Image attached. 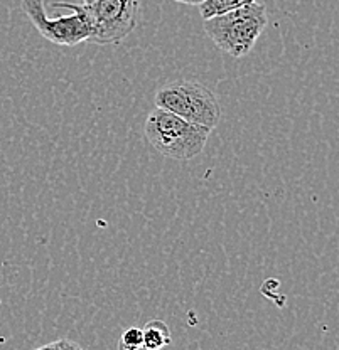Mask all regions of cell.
Segmentation results:
<instances>
[{"mask_svg":"<svg viewBox=\"0 0 339 350\" xmlns=\"http://www.w3.org/2000/svg\"><path fill=\"white\" fill-rule=\"evenodd\" d=\"M145 138L160 155L173 160H191L204 150L211 130L188 122L167 109L158 108L145 120Z\"/></svg>","mask_w":339,"mask_h":350,"instance_id":"6da1fadb","label":"cell"},{"mask_svg":"<svg viewBox=\"0 0 339 350\" xmlns=\"http://www.w3.org/2000/svg\"><path fill=\"white\" fill-rule=\"evenodd\" d=\"M267 27L264 3L250 2L229 12L204 19V31L214 46L231 57H245Z\"/></svg>","mask_w":339,"mask_h":350,"instance_id":"7a4b0ae2","label":"cell"},{"mask_svg":"<svg viewBox=\"0 0 339 350\" xmlns=\"http://www.w3.org/2000/svg\"><path fill=\"white\" fill-rule=\"evenodd\" d=\"M155 107L167 109L188 122L214 130L221 120V107L216 94L206 85L182 79L160 86L155 91Z\"/></svg>","mask_w":339,"mask_h":350,"instance_id":"3957f363","label":"cell"},{"mask_svg":"<svg viewBox=\"0 0 339 350\" xmlns=\"http://www.w3.org/2000/svg\"><path fill=\"white\" fill-rule=\"evenodd\" d=\"M21 5L39 34L49 42L58 44V46H76L90 39L93 24H91V17L85 3L83 5L69 2L54 3V9L71 10V14L61 16L58 19H51L47 16L45 0H23Z\"/></svg>","mask_w":339,"mask_h":350,"instance_id":"277c9868","label":"cell"},{"mask_svg":"<svg viewBox=\"0 0 339 350\" xmlns=\"http://www.w3.org/2000/svg\"><path fill=\"white\" fill-rule=\"evenodd\" d=\"M85 7L93 24L88 42L118 44L137 27L140 0H95Z\"/></svg>","mask_w":339,"mask_h":350,"instance_id":"5b68a950","label":"cell"},{"mask_svg":"<svg viewBox=\"0 0 339 350\" xmlns=\"http://www.w3.org/2000/svg\"><path fill=\"white\" fill-rule=\"evenodd\" d=\"M142 334H144V344L147 350H162L173 342V334L162 320L147 322L142 328Z\"/></svg>","mask_w":339,"mask_h":350,"instance_id":"8992f818","label":"cell"},{"mask_svg":"<svg viewBox=\"0 0 339 350\" xmlns=\"http://www.w3.org/2000/svg\"><path fill=\"white\" fill-rule=\"evenodd\" d=\"M250 2H255V0H203L198 7L204 21L210 19V17L220 16V14L229 12V10L238 9V7L247 5Z\"/></svg>","mask_w":339,"mask_h":350,"instance_id":"52a82bcc","label":"cell"},{"mask_svg":"<svg viewBox=\"0 0 339 350\" xmlns=\"http://www.w3.org/2000/svg\"><path fill=\"white\" fill-rule=\"evenodd\" d=\"M118 350H147L144 344V334H142V328H137V327L127 328L118 338Z\"/></svg>","mask_w":339,"mask_h":350,"instance_id":"ba28073f","label":"cell"},{"mask_svg":"<svg viewBox=\"0 0 339 350\" xmlns=\"http://www.w3.org/2000/svg\"><path fill=\"white\" fill-rule=\"evenodd\" d=\"M36 350H83L76 342L69 340V338H60L56 342H51V344L42 345V347Z\"/></svg>","mask_w":339,"mask_h":350,"instance_id":"9c48e42d","label":"cell"},{"mask_svg":"<svg viewBox=\"0 0 339 350\" xmlns=\"http://www.w3.org/2000/svg\"><path fill=\"white\" fill-rule=\"evenodd\" d=\"M176 2H179V3H188V5H199V3H201L203 0H176Z\"/></svg>","mask_w":339,"mask_h":350,"instance_id":"30bf717a","label":"cell"},{"mask_svg":"<svg viewBox=\"0 0 339 350\" xmlns=\"http://www.w3.org/2000/svg\"><path fill=\"white\" fill-rule=\"evenodd\" d=\"M83 2H85V3H91V2H95V0H83Z\"/></svg>","mask_w":339,"mask_h":350,"instance_id":"8fae6325","label":"cell"}]
</instances>
